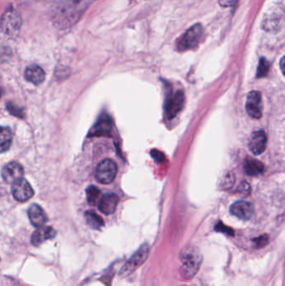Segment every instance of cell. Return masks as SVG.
Listing matches in <instances>:
<instances>
[{
  "label": "cell",
  "instance_id": "obj_11",
  "mask_svg": "<svg viewBox=\"0 0 285 286\" xmlns=\"http://www.w3.org/2000/svg\"><path fill=\"white\" fill-rule=\"evenodd\" d=\"M184 95L183 92H178L169 99L166 104V115L168 119L173 118L183 108Z\"/></svg>",
  "mask_w": 285,
  "mask_h": 286
},
{
  "label": "cell",
  "instance_id": "obj_2",
  "mask_svg": "<svg viewBox=\"0 0 285 286\" xmlns=\"http://www.w3.org/2000/svg\"><path fill=\"white\" fill-rule=\"evenodd\" d=\"M1 31L9 37L18 36L22 26V18L17 10L6 9L1 17Z\"/></svg>",
  "mask_w": 285,
  "mask_h": 286
},
{
  "label": "cell",
  "instance_id": "obj_13",
  "mask_svg": "<svg viewBox=\"0 0 285 286\" xmlns=\"http://www.w3.org/2000/svg\"><path fill=\"white\" fill-rule=\"evenodd\" d=\"M118 202V196L115 193H108V194L104 195L99 202V209L101 213L109 215V214L114 213Z\"/></svg>",
  "mask_w": 285,
  "mask_h": 286
},
{
  "label": "cell",
  "instance_id": "obj_10",
  "mask_svg": "<svg viewBox=\"0 0 285 286\" xmlns=\"http://www.w3.org/2000/svg\"><path fill=\"white\" fill-rule=\"evenodd\" d=\"M230 212L240 219L249 220L253 216L254 208L253 204L245 201H237L231 206Z\"/></svg>",
  "mask_w": 285,
  "mask_h": 286
},
{
  "label": "cell",
  "instance_id": "obj_15",
  "mask_svg": "<svg viewBox=\"0 0 285 286\" xmlns=\"http://www.w3.org/2000/svg\"><path fill=\"white\" fill-rule=\"evenodd\" d=\"M28 214H29L30 222L36 228L43 227L47 220L46 213L43 212L41 207H39L37 204H33L30 207L29 211H28Z\"/></svg>",
  "mask_w": 285,
  "mask_h": 286
},
{
  "label": "cell",
  "instance_id": "obj_1",
  "mask_svg": "<svg viewBox=\"0 0 285 286\" xmlns=\"http://www.w3.org/2000/svg\"><path fill=\"white\" fill-rule=\"evenodd\" d=\"M89 0H59L53 7L51 18L59 29L71 27L82 16Z\"/></svg>",
  "mask_w": 285,
  "mask_h": 286
},
{
  "label": "cell",
  "instance_id": "obj_6",
  "mask_svg": "<svg viewBox=\"0 0 285 286\" xmlns=\"http://www.w3.org/2000/svg\"><path fill=\"white\" fill-rule=\"evenodd\" d=\"M12 194L18 202H26L34 195V190L26 179H20L14 183L12 187Z\"/></svg>",
  "mask_w": 285,
  "mask_h": 286
},
{
  "label": "cell",
  "instance_id": "obj_25",
  "mask_svg": "<svg viewBox=\"0 0 285 286\" xmlns=\"http://www.w3.org/2000/svg\"><path fill=\"white\" fill-rule=\"evenodd\" d=\"M280 69L283 72V75L285 76V56H283L280 60Z\"/></svg>",
  "mask_w": 285,
  "mask_h": 286
},
{
  "label": "cell",
  "instance_id": "obj_18",
  "mask_svg": "<svg viewBox=\"0 0 285 286\" xmlns=\"http://www.w3.org/2000/svg\"><path fill=\"white\" fill-rule=\"evenodd\" d=\"M111 130H112V122L108 119V117L107 118H102L92 129L91 135L96 136V137L106 136L111 133Z\"/></svg>",
  "mask_w": 285,
  "mask_h": 286
},
{
  "label": "cell",
  "instance_id": "obj_20",
  "mask_svg": "<svg viewBox=\"0 0 285 286\" xmlns=\"http://www.w3.org/2000/svg\"><path fill=\"white\" fill-rule=\"evenodd\" d=\"M85 219L88 225L94 229H101L104 226V221L100 216L93 212L85 213Z\"/></svg>",
  "mask_w": 285,
  "mask_h": 286
},
{
  "label": "cell",
  "instance_id": "obj_14",
  "mask_svg": "<svg viewBox=\"0 0 285 286\" xmlns=\"http://www.w3.org/2000/svg\"><path fill=\"white\" fill-rule=\"evenodd\" d=\"M55 236V230L51 227H40L33 233L32 237H31V243L34 246H39L45 241L54 238Z\"/></svg>",
  "mask_w": 285,
  "mask_h": 286
},
{
  "label": "cell",
  "instance_id": "obj_23",
  "mask_svg": "<svg viewBox=\"0 0 285 286\" xmlns=\"http://www.w3.org/2000/svg\"><path fill=\"white\" fill-rule=\"evenodd\" d=\"M238 0H219L218 4L221 7L230 8L236 5Z\"/></svg>",
  "mask_w": 285,
  "mask_h": 286
},
{
  "label": "cell",
  "instance_id": "obj_5",
  "mask_svg": "<svg viewBox=\"0 0 285 286\" xmlns=\"http://www.w3.org/2000/svg\"><path fill=\"white\" fill-rule=\"evenodd\" d=\"M246 110L248 114L253 118H261L262 115V103L260 92L256 91L249 92L247 97Z\"/></svg>",
  "mask_w": 285,
  "mask_h": 286
},
{
  "label": "cell",
  "instance_id": "obj_8",
  "mask_svg": "<svg viewBox=\"0 0 285 286\" xmlns=\"http://www.w3.org/2000/svg\"><path fill=\"white\" fill-rule=\"evenodd\" d=\"M200 259L199 258V254L195 253H187L185 254L184 260L182 267V273L183 277L186 279H190L193 275H195L196 271L199 270Z\"/></svg>",
  "mask_w": 285,
  "mask_h": 286
},
{
  "label": "cell",
  "instance_id": "obj_4",
  "mask_svg": "<svg viewBox=\"0 0 285 286\" xmlns=\"http://www.w3.org/2000/svg\"><path fill=\"white\" fill-rule=\"evenodd\" d=\"M117 173V165L112 159L101 161L96 167V178L103 184H109L114 180Z\"/></svg>",
  "mask_w": 285,
  "mask_h": 286
},
{
  "label": "cell",
  "instance_id": "obj_9",
  "mask_svg": "<svg viewBox=\"0 0 285 286\" xmlns=\"http://www.w3.org/2000/svg\"><path fill=\"white\" fill-rule=\"evenodd\" d=\"M267 146V137L264 130H257L252 134L249 140V150L254 155L262 154Z\"/></svg>",
  "mask_w": 285,
  "mask_h": 286
},
{
  "label": "cell",
  "instance_id": "obj_7",
  "mask_svg": "<svg viewBox=\"0 0 285 286\" xmlns=\"http://www.w3.org/2000/svg\"><path fill=\"white\" fill-rule=\"evenodd\" d=\"M1 174L5 182L14 184L18 180L23 179L24 168L19 163L13 162L5 165Z\"/></svg>",
  "mask_w": 285,
  "mask_h": 286
},
{
  "label": "cell",
  "instance_id": "obj_22",
  "mask_svg": "<svg viewBox=\"0 0 285 286\" xmlns=\"http://www.w3.org/2000/svg\"><path fill=\"white\" fill-rule=\"evenodd\" d=\"M269 67H270L269 62L265 58H262L260 60L259 64H258L257 77L261 78V77H265V76H267V74L269 73Z\"/></svg>",
  "mask_w": 285,
  "mask_h": 286
},
{
  "label": "cell",
  "instance_id": "obj_3",
  "mask_svg": "<svg viewBox=\"0 0 285 286\" xmlns=\"http://www.w3.org/2000/svg\"><path fill=\"white\" fill-rule=\"evenodd\" d=\"M203 26L196 24L188 29L177 42V48L179 51H186L198 46L203 35Z\"/></svg>",
  "mask_w": 285,
  "mask_h": 286
},
{
  "label": "cell",
  "instance_id": "obj_16",
  "mask_svg": "<svg viewBox=\"0 0 285 286\" xmlns=\"http://www.w3.org/2000/svg\"><path fill=\"white\" fill-rule=\"evenodd\" d=\"M26 80L34 85H39L46 79V72L41 67L36 64H32L27 67L25 72Z\"/></svg>",
  "mask_w": 285,
  "mask_h": 286
},
{
  "label": "cell",
  "instance_id": "obj_24",
  "mask_svg": "<svg viewBox=\"0 0 285 286\" xmlns=\"http://www.w3.org/2000/svg\"><path fill=\"white\" fill-rule=\"evenodd\" d=\"M151 154L153 159H155L158 163L164 160L163 154H162V152H160V151H157V150H153V151H151Z\"/></svg>",
  "mask_w": 285,
  "mask_h": 286
},
{
  "label": "cell",
  "instance_id": "obj_21",
  "mask_svg": "<svg viewBox=\"0 0 285 286\" xmlns=\"http://www.w3.org/2000/svg\"><path fill=\"white\" fill-rule=\"evenodd\" d=\"M86 196L87 200L92 205L99 204V202L102 197L101 191L96 186H90L89 188H86Z\"/></svg>",
  "mask_w": 285,
  "mask_h": 286
},
{
  "label": "cell",
  "instance_id": "obj_17",
  "mask_svg": "<svg viewBox=\"0 0 285 286\" xmlns=\"http://www.w3.org/2000/svg\"><path fill=\"white\" fill-rule=\"evenodd\" d=\"M265 170V165L256 159H248L244 163V171L249 176H259Z\"/></svg>",
  "mask_w": 285,
  "mask_h": 286
},
{
  "label": "cell",
  "instance_id": "obj_19",
  "mask_svg": "<svg viewBox=\"0 0 285 286\" xmlns=\"http://www.w3.org/2000/svg\"><path fill=\"white\" fill-rule=\"evenodd\" d=\"M12 133L10 129L8 127H2L0 133V143H1V151L2 152L8 151L11 146Z\"/></svg>",
  "mask_w": 285,
  "mask_h": 286
},
{
  "label": "cell",
  "instance_id": "obj_12",
  "mask_svg": "<svg viewBox=\"0 0 285 286\" xmlns=\"http://www.w3.org/2000/svg\"><path fill=\"white\" fill-rule=\"evenodd\" d=\"M147 255H148V246L147 247L142 246L139 251L137 252L129 262L126 263V266H124L122 273L125 275H129L130 272H133V270H136L138 266L143 263Z\"/></svg>",
  "mask_w": 285,
  "mask_h": 286
}]
</instances>
